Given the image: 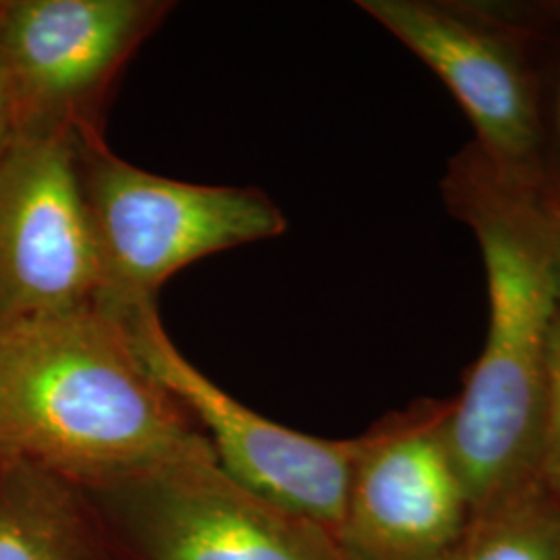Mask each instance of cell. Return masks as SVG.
<instances>
[{
	"label": "cell",
	"instance_id": "4fadbf2b",
	"mask_svg": "<svg viewBox=\"0 0 560 560\" xmlns=\"http://www.w3.org/2000/svg\"><path fill=\"white\" fill-rule=\"evenodd\" d=\"M18 138V119H15V106L11 98L9 80L0 60V159L9 150V145Z\"/></svg>",
	"mask_w": 560,
	"mask_h": 560
},
{
	"label": "cell",
	"instance_id": "ba28073f",
	"mask_svg": "<svg viewBox=\"0 0 560 560\" xmlns=\"http://www.w3.org/2000/svg\"><path fill=\"white\" fill-rule=\"evenodd\" d=\"M451 400H420L358 436L340 541L358 560H448L471 517Z\"/></svg>",
	"mask_w": 560,
	"mask_h": 560
},
{
	"label": "cell",
	"instance_id": "6da1fadb",
	"mask_svg": "<svg viewBox=\"0 0 560 560\" xmlns=\"http://www.w3.org/2000/svg\"><path fill=\"white\" fill-rule=\"evenodd\" d=\"M444 189L476 235L488 282L486 342L446 421L476 509L538 476L546 365L560 316V217L538 185L502 173L478 145Z\"/></svg>",
	"mask_w": 560,
	"mask_h": 560
},
{
	"label": "cell",
	"instance_id": "277c9868",
	"mask_svg": "<svg viewBox=\"0 0 560 560\" xmlns=\"http://www.w3.org/2000/svg\"><path fill=\"white\" fill-rule=\"evenodd\" d=\"M117 560H358L337 534L200 455L81 488Z\"/></svg>",
	"mask_w": 560,
	"mask_h": 560
},
{
	"label": "cell",
	"instance_id": "8992f818",
	"mask_svg": "<svg viewBox=\"0 0 560 560\" xmlns=\"http://www.w3.org/2000/svg\"><path fill=\"white\" fill-rule=\"evenodd\" d=\"M171 11L166 0H0L18 136L104 131L108 94Z\"/></svg>",
	"mask_w": 560,
	"mask_h": 560
},
{
	"label": "cell",
	"instance_id": "7a4b0ae2",
	"mask_svg": "<svg viewBox=\"0 0 560 560\" xmlns=\"http://www.w3.org/2000/svg\"><path fill=\"white\" fill-rule=\"evenodd\" d=\"M210 453L117 312L96 307L0 328L2 457L94 488Z\"/></svg>",
	"mask_w": 560,
	"mask_h": 560
},
{
	"label": "cell",
	"instance_id": "52a82bcc",
	"mask_svg": "<svg viewBox=\"0 0 560 560\" xmlns=\"http://www.w3.org/2000/svg\"><path fill=\"white\" fill-rule=\"evenodd\" d=\"M117 314L150 372L203 432L222 471L340 538L358 439L301 434L231 397L180 353L162 326L156 303Z\"/></svg>",
	"mask_w": 560,
	"mask_h": 560
},
{
	"label": "cell",
	"instance_id": "7c38bea8",
	"mask_svg": "<svg viewBox=\"0 0 560 560\" xmlns=\"http://www.w3.org/2000/svg\"><path fill=\"white\" fill-rule=\"evenodd\" d=\"M536 474L548 492L560 501V316L552 332L546 365Z\"/></svg>",
	"mask_w": 560,
	"mask_h": 560
},
{
	"label": "cell",
	"instance_id": "5b68a950",
	"mask_svg": "<svg viewBox=\"0 0 560 560\" xmlns=\"http://www.w3.org/2000/svg\"><path fill=\"white\" fill-rule=\"evenodd\" d=\"M104 293L75 131L21 133L0 159V328L96 310Z\"/></svg>",
	"mask_w": 560,
	"mask_h": 560
},
{
	"label": "cell",
	"instance_id": "8fae6325",
	"mask_svg": "<svg viewBox=\"0 0 560 560\" xmlns=\"http://www.w3.org/2000/svg\"><path fill=\"white\" fill-rule=\"evenodd\" d=\"M448 560H560V501L538 476L471 511Z\"/></svg>",
	"mask_w": 560,
	"mask_h": 560
},
{
	"label": "cell",
	"instance_id": "5bb4252c",
	"mask_svg": "<svg viewBox=\"0 0 560 560\" xmlns=\"http://www.w3.org/2000/svg\"><path fill=\"white\" fill-rule=\"evenodd\" d=\"M557 131H559V138H560V88H559V98H557Z\"/></svg>",
	"mask_w": 560,
	"mask_h": 560
},
{
	"label": "cell",
	"instance_id": "9c48e42d",
	"mask_svg": "<svg viewBox=\"0 0 560 560\" xmlns=\"http://www.w3.org/2000/svg\"><path fill=\"white\" fill-rule=\"evenodd\" d=\"M451 90L499 171L538 185L541 122L520 48L478 13L432 0H361Z\"/></svg>",
	"mask_w": 560,
	"mask_h": 560
},
{
	"label": "cell",
	"instance_id": "30bf717a",
	"mask_svg": "<svg viewBox=\"0 0 560 560\" xmlns=\"http://www.w3.org/2000/svg\"><path fill=\"white\" fill-rule=\"evenodd\" d=\"M0 560H117L83 490L0 455Z\"/></svg>",
	"mask_w": 560,
	"mask_h": 560
},
{
	"label": "cell",
	"instance_id": "3957f363",
	"mask_svg": "<svg viewBox=\"0 0 560 560\" xmlns=\"http://www.w3.org/2000/svg\"><path fill=\"white\" fill-rule=\"evenodd\" d=\"M83 194L101 243L110 312L156 303L185 266L287 231L279 206L260 189L168 179L120 159L101 129H80Z\"/></svg>",
	"mask_w": 560,
	"mask_h": 560
}]
</instances>
